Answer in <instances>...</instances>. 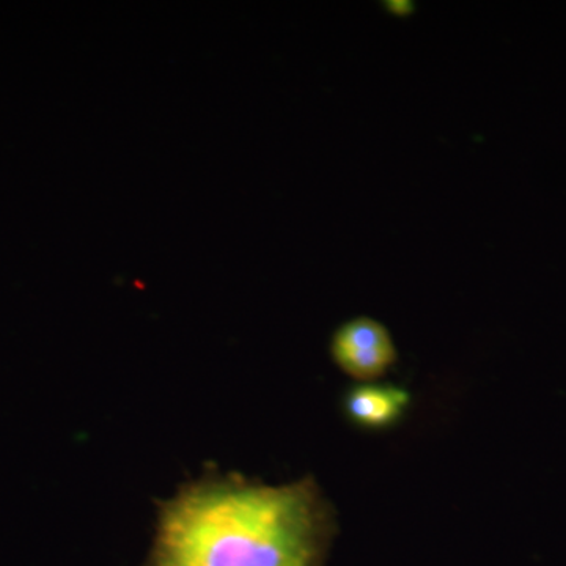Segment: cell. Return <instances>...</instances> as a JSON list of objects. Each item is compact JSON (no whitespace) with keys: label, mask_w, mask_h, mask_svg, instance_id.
Segmentation results:
<instances>
[{"label":"cell","mask_w":566,"mask_h":566,"mask_svg":"<svg viewBox=\"0 0 566 566\" xmlns=\"http://www.w3.org/2000/svg\"><path fill=\"white\" fill-rule=\"evenodd\" d=\"M327 515L311 479L270 486L210 472L159 505L148 566H318Z\"/></svg>","instance_id":"obj_1"},{"label":"cell","mask_w":566,"mask_h":566,"mask_svg":"<svg viewBox=\"0 0 566 566\" xmlns=\"http://www.w3.org/2000/svg\"><path fill=\"white\" fill-rule=\"evenodd\" d=\"M331 353L346 375L360 381L385 375L397 360L392 335L385 324L368 316L342 324L331 342Z\"/></svg>","instance_id":"obj_2"},{"label":"cell","mask_w":566,"mask_h":566,"mask_svg":"<svg viewBox=\"0 0 566 566\" xmlns=\"http://www.w3.org/2000/svg\"><path fill=\"white\" fill-rule=\"evenodd\" d=\"M408 403L409 395L400 387L360 385L346 394L345 411L360 427L385 428L403 416Z\"/></svg>","instance_id":"obj_3"}]
</instances>
